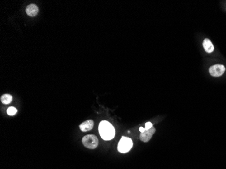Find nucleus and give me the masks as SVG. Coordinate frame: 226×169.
<instances>
[{
    "label": "nucleus",
    "mask_w": 226,
    "mask_h": 169,
    "mask_svg": "<svg viewBox=\"0 0 226 169\" xmlns=\"http://www.w3.org/2000/svg\"><path fill=\"white\" fill-rule=\"evenodd\" d=\"M17 112V110L14 107H10L7 110V114L9 116H14Z\"/></svg>",
    "instance_id": "nucleus-10"
},
{
    "label": "nucleus",
    "mask_w": 226,
    "mask_h": 169,
    "mask_svg": "<svg viewBox=\"0 0 226 169\" xmlns=\"http://www.w3.org/2000/svg\"><path fill=\"white\" fill-rule=\"evenodd\" d=\"M39 8L35 4H30L26 7V14L29 16L33 17L38 14Z\"/></svg>",
    "instance_id": "nucleus-6"
},
{
    "label": "nucleus",
    "mask_w": 226,
    "mask_h": 169,
    "mask_svg": "<svg viewBox=\"0 0 226 169\" xmlns=\"http://www.w3.org/2000/svg\"><path fill=\"white\" fill-rule=\"evenodd\" d=\"M225 71V68L222 64H215L209 68V73L213 77H221Z\"/></svg>",
    "instance_id": "nucleus-4"
},
{
    "label": "nucleus",
    "mask_w": 226,
    "mask_h": 169,
    "mask_svg": "<svg viewBox=\"0 0 226 169\" xmlns=\"http://www.w3.org/2000/svg\"><path fill=\"white\" fill-rule=\"evenodd\" d=\"M82 143L88 149H95L98 145V139L93 135H87L83 137Z\"/></svg>",
    "instance_id": "nucleus-3"
},
{
    "label": "nucleus",
    "mask_w": 226,
    "mask_h": 169,
    "mask_svg": "<svg viewBox=\"0 0 226 169\" xmlns=\"http://www.w3.org/2000/svg\"><path fill=\"white\" fill-rule=\"evenodd\" d=\"M1 101L4 104H9L12 100V97L10 94H3L1 97Z\"/></svg>",
    "instance_id": "nucleus-9"
},
{
    "label": "nucleus",
    "mask_w": 226,
    "mask_h": 169,
    "mask_svg": "<svg viewBox=\"0 0 226 169\" xmlns=\"http://www.w3.org/2000/svg\"><path fill=\"white\" fill-rule=\"evenodd\" d=\"M203 48L207 53H212L214 51V46L211 40L209 39H205L203 41Z\"/></svg>",
    "instance_id": "nucleus-8"
},
{
    "label": "nucleus",
    "mask_w": 226,
    "mask_h": 169,
    "mask_svg": "<svg viewBox=\"0 0 226 169\" xmlns=\"http://www.w3.org/2000/svg\"><path fill=\"white\" fill-rule=\"evenodd\" d=\"M155 131H156V129L154 127H152L150 129H149V130H147L144 132L141 133V134H140V136H139L140 140L142 141L143 142H145V143L148 142V141H149L151 139L152 137H153Z\"/></svg>",
    "instance_id": "nucleus-5"
},
{
    "label": "nucleus",
    "mask_w": 226,
    "mask_h": 169,
    "mask_svg": "<svg viewBox=\"0 0 226 169\" xmlns=\"http://www.w3.org/2000/svg\"><path fill=\"white\" fill-rule=\"evenodd\" d=\"M153 127V124H152L150 122H148V123H146V125H145V130L147 131V130H149V129H150Z\"/></svg>",
    "instance_id": "nucleus-11"
},
{
    "label": "nucleus",
    "mask_w": 226,
    "mask_h": 169,
    "mask_svg": "<svg viewBox=\"0 0 226 169\" xmlns=\"http://www.w3.org/2000/svg\"><path fill=\"white\" fill-rule=\"evenodd\" d=\"M98 130L101 137L106 141L111 140L115 137V129L107 120H102L99 124Z\"/></svg>",
    "instance_id": "nucleus-1"
},
{
    "label": "nucleus",
    "mask_w": 226,
    "mask_h": 169,
    "mask_svg": "<svg viewBox=\"0 0 226 169\" xmlns=\"http://www.w3.org/2000/svg\"><path fill=\"white\" fill-rule=\"evenodd\" d=\"M132 146H133V141L131 139L127 137H122L118 143V151L124 154L130 151Z\"/></svg>",
    "instance_id": "nucleus-2"
},
{
    "label": "nucleus",
    "mask_w": 226,
    "mask_h": 169,
    "mask_svg": "<svg viewBox=\"0 0 226 169\" xmlns=\"http://www.w3.org/2000/svg\"><path fill=\"white\" fill-rule=\"evenodd\" d=\"M145 131H146L145 130V128H144V127H139V131L141 132V133L144 132Z\"/></svg>",
    "instance_id": "nucleus-12"
},
{
    "label": "nucleus",
    "mask_w": 226,
    "mask_h": 169,
    "mask_svg": "<svg viewBox=\"0 0 226 169\" xmlns=\"http://www.w3.org/2000/svg\"><path fill=\"white\" fill-rule=\"evenodd\" d=\"M93 121L92 120H88L83 122L82 124H81L79 127L80 129L83 132H87L92 130L93 127Z\"/></svg>",
    "instance_id": "nucleus-7"
}]
</instances>
